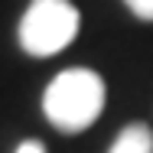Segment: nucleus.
Here are the masks:
<instances>
[{"instance_id": "obj_1", "label": "nucleus", "mask_w": 153, "mask_h": 153, "mask_svg": "<svg viewBox=\"0 0 153 153\" xmlns=\"http://www.w3.org/2000/svg\"><path fill=\"white\" fill-rule=\"evenodd\" d=\"M104 78L91 68H65L59 72L42 94V111L49 124L62 134L88 130L104 111Z\"/></svg>"}, {"instance_id": "obj_2", "label": "nucleus", "mask_w": 153, "mask_h": 153, "mask_svg": "<svg viewBox=\"0 0 153 153\" xmlns=\"http://www.w3.org/2000/svg\"><path fill=\"white\" fill-rule=\"evenodd\" d=\"M82 26V16L72 0H33L20 23V46L36 59L62 52Z\"/></svg>"}, {"instance_id": "obj_3", "label": "nucleus", "mask_w": 153, "mask_h": 153, "mask_svg": "<svg viewBox=\"0 0 153 153\" xmlns=\"http://www.w3.org/2000/svg\"><path fill=\"white\" fill-rule=\"evenodd\" d=\"M108 153H153V130L147 124H127Z\"/></svg>"}, {"instance_id": "obj_4", "label": "nucleus", "mask_w": 153, "mask_h": 153, "mask_svg": "<svg viewBox=\"0 0 153 153\" xmlns=\"http://www.w3.org/2000/svg\"><path fill=\"white\" fill-rule=\"evenodd\" d=\"M130 7V13H137L140 20H153V0H124Z\"/></svg>"}, {"instance_id": "obj_5", "label": "nucleus", "mask_w": 153, "mask_h": 153, "mask_svg": "<svg viewBox=\"0 0 153 153\" xmlns=\"http://www.w3.org/2000/svg\"><path fill=\"white\" fill-rule=\"evenodd\" d=\"M16 153H46V147H42L39 140H23V143L16 147Z\"/></svg>"}]
</instances>
